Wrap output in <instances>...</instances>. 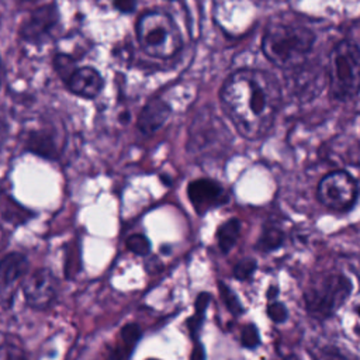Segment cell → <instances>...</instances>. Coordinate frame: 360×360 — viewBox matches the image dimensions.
<instances>
[{
	"mask_svg": "<svg viewBox=\"0 0 360 360\" xmlns=\"http://www.w3.org/2000/svg\"><path fill=\"white\" fill-rule=\"evenodd\" d=\"M220 99L238 133L255 141L265 137L275 124L282 103V90L268 72L244 70L228 78Z\"/></svg>",
	"mask_w": 360,
	"mask_h": 360,
	"instance_id": "cell-1",
	"label": "cell"
},
{
	"mask_svg": "<svg viewBox=\"0 0 360 360\" xmlns=\"http://www.w3.org/2000/svg\"><path fill=\"white\" fill-rule=\"evenodd\" d=\"M314 43L315 34L308 27L296 23H279L265 32L262 50L276 67L293 70L307 62Z\"/></svg>",
	"mask_w": 360,
	"mask_h": 360,
	"instance_id": "cell-2",
	"label": "cell"
},
{
	"mask_svg": "<svg viewBox=\"0 0 360 360\" xmlns=\"http://www.w3.org/2000/svg\"><path fill=\"white\" fill-rule=\"evenodd\" d=\"M137 37L142 50L155 58H172L182 47L180 32L175 21L162 12L145 13L138 20Z\"/></svg>",
	"mask_w": 360,
	"mask_h": 360,
	"instance_id": "cell-3",
	"label": "cell"
},
{
	"mask_svg": "<svg viewBox=\"0 0 360 360\" xmlns=\"http://www.w3.org/2000/svg\"><path fill=\"white\" fill-rule=\"evenodd\" d=\"M330 89L337 100L349 102L360 93V48L348 40L332 50Z\"/></svg>",
	"mask_w": 360,
	"mask_h": 360,
	"instance_id": "cell-4",
	"label": "cell"
},
{
	"mask_svg": "<svg viewBox=\"0 0 360 360\" xmlns=\"http://www.w3.org/2000/svg\"><path fill=\"white\" fill-rule=\"evenodd\" d=\"M352 293L350 280L341 273H322L306 291L307 311L318 319H325L338 311Z\"/></svg>",
	"mask_w": 360,
	"mask_h": 360,
	"instance_id": "cell-5",
	"label": "cell"
},
{
	"mask_svg": "<svg viewBox=\"0 0 360 360\" xmlns=\"http://www.w3.org/2000/svg\"><path fill=\"white\" fill-rule=\"evenodd\" d=\"M357 198L354 179L343 171H335L322 178L318 184L319 202L334 211H348Z\"/></svg>",
	"mask_w": 360,
	"mask_h": 360,
	"instance_id": "cell-6",
	"label": "cell"
},
{
	"mask_svg": "<svg viewBox=\"0 0 360 360\" xmlns=\"http://www.w3.org/2000/svg\"><path fill=\"white\" fill-rule=\"evenodd\" d=\"M291 74L286 78L290 94L297 102H308L317 97L325 87V71L317 63H307L290 70Z\"/></svg>",
	"mask_w": 360,
	"mask_h": 360,
	"instance_id": "cell-7",
	"label": "cell"
},
{
	"mask_svg": "<svg viewBox=\"0 0 360 360\" xmlns=\"http://www.w3.org/2000/svg\"><path fill=\"white\" fill-rule=\"evenodd\" d=\"M222 134H226L222 123L210 110H203L199 116H195L190 129L189 149L195 155L204 153L207 148L213 149L218 145Z\"/></svg>",
	"mask_w": 360,
	"mask_h": 360,
	"instance_id": "cell-8",
	"label": "cell"
},
{
	"mask_svg": "<svg viewBox=\"0 0 360 360\" xmlns=\"http://www.w3.org/2000/svg\"><path fill=\"white\" fill-rule=\"evenodd\" d=\"M23 293L31 308L45 310L56 297V279L48 269H39L24 280Z\"/></svg>",
	"mask_w": 360,
	"mask_h": 360,
	"instance_id": "cell-9",
	"label": "cell"
},
{
	"mask_svg": "<svg viewBox=\"0 0 360 360\" xmlns=\"http://www.w3.org/2000/svg\"><path fill=\"white\" fill-rule=\"evenodd\" d=\"M187 195L195 213L204 214L228 202L224 187L213 179H195L187 186Z\"/></svg>",
	"mask_w": 360,
	"mask_h": 360,
	"instance_id": "cell-10",
	"label": "cell"
},
{
	"mask_svg": "<svg viewBox=\"0 0 360 360\" xmlns=\"http://www.w3.org/2000/svg\"><path fill=\"white\" fill-rule=\"evenodd\" d=\"M59 20V12L55 3L39 8L31 13L30 19L21 27V37L28 43H40L54 30Z\"/></svg>",
	"mask_w": 360,
	"mask_h": 360,
	"instance_id": "cell-11",
	"label": "cell"
},
{
	"mask_svg": "<svg viewBox=\"0 0 360 360\" xmlns=\"http://www.w3.org/2000/svg\"><path fill=\"white\" fill-rule=\"evenodd\" d=\"M171 106L160 97H153L142 109L138 117V128L142 134L152 136L171 117Z\"/></svg>",
	"mask_w": 360,
	"mask_h": 360,
	"instance_id": "cell-12",
	"label": "cell"
},
{
	"mask_svg": "<svg viewBox=\"0 0 360 360\" xmlns=\"http://www.w3.org/2000/svg\"><path fill=\"white\" fill-rule=\"evenodd\" d=\"M67 86L70 90L83 97V99H94L103 89V79L94 68H78L68 79Z\"/></svg>",
	"mask_w": 360,
	"mask_h": 360,
	"instance_id": "cell-13",
	"label": "cell"
},
{
	"mask_svg": "<svg viewBox=\"0 0 360 360\" xmlns=\"http://www.w3.org/2000/svg\"><path fill=\"white\" fill-rule=\"evenodd\" d=\"M28 269L27 257L23 253L13 252L0 260V283L3 286H12L21 279Z\"/></svg>",
	"mask_w": 360,
	"mask_h": 360,
	"instance_id": "cell-14",
	"label": "cell"
},
{
	"mask_svg": "<svg viewBox=\"0 0 360 360\" xmlns=\"http://www.w3.org/2000/svg\"><path fill=\"white\" fill-rule=\"evenodd\" d=\"M27 149L45 159H56L59 155V148L52 134L47 131H32L27 138Z\"/></svg>",
	"mask_w": 360,
	"mask_h": 360,
	"instance_id": "cell-15",
	"label": "cell"
},
{
	"mask_svg": "<svg viewBox=\"0 0 360 360\" xmlns=\"http://www.w3.org/2000/svg\"><path fill=\"white\" fill-rule=\"evenodd\" d=\"M241 234V221L238 218H231L225 221L217 231V242L222 253L230 252Z\"/></svg>",
	"mask_w": 360,
	"mask_h": 360,
	"instance_id": "cell-16",
	"label": "cell"
},
{
	"mask_svg": "<svg viewBox=\"0 0 360 360\" xmlns=\"http://www.w3.org/2000/svg\"><path fill=\"white\" fill-rule=\"evenodd\" d=\"M283 241H284V234L279 230V228L271 226L262 233V235L256 244V248L262 252H272V251L279 249L282 246Z\"/></svg>",
	"mask_w": 360,
	"mask_h": 360,
	"instance_id": "cell-17",
	"label": "cell"
},
{
	"mask_svg": "<svg viewBox=\"0 0 360 360\" xmlns=\"http://www.w3.org/2000/svg\"><path fill=\"white\" fill-rule=\"evenodd\" d=\"M54 67H55L56 74L61 76L62 81H65V83L68 82V79L78 70L75 59L71 58L70 55H65V54H58L54 58Z\"/></svg>",
	"mask_w": 360,
	"mask_h": 360,
	"instance_id": "cell-18",
	"label": "cell"
},
{
	"mask_svg": "<svg viewBox=\"0 0 360 360\" xmlns=\"http://www.w3.org/2000/svg\"><path fill=\"white\" fill-rule=\"evenodd\" d=\"M141 338V330L137 324H128L121 330V341L124 353L129 354L133 348L137 345V342Z\"/></svg>",
	"mask_w": 360,
	"mask_h": 360,
	"instance_id": "cell-19",
	"label": "cell"
},
{
	"mask_svg": "<svg viewBox=\"0 0 360 360\" xmlns=\"http://www.w3.org/2000/svg\"><path fill=\"white\" fill-rule=\"evenodd\" d=\"M218 288H220V291H221V296H222V300H224L226 308L230 310V311H231L234 315H237V317L241 315V314L244 313V308H242V304L240 303L238 297L235 296V293H234L230 287H228L225 283H222V282L218 283Z\"/></svg>",
	"mask_w": 360,
	"mask_h": 360,
	"instance_id": "cell-20",
	"label": "cell"
},
{
	"mask_svg": "<svg viewBox=\"0 0 360 360\" xmlns=\"http://www.w3.org/2000/svg\"><path fill=\"white\" fill-rule=\"evenodd\" d=\"M127 248L138 256H145L151 252V242L145 235L136 234L127 240Z\"/></svg>",
	"mask_w": 360,
	"mask_h": 360,
	"instance_id": "cell-21",
	"label": "cell"
},
{
	"mask_svg": "<svg viewBox=\"0 0 360 360\" xmlns=\"http://www.w3.org/2000/svg\"><path fill=\"white\" fill-rule=\"evenodd\" d=\"M256 266H257L256 260H253V259H244V260L240 262V264L235 265L234 276L238 280H246V279H249L255 273Z\"/></svg>",
	"mask_w": 360,
	"mask_h": 360,
	"instance_id": "cell-22",
	"label": "cell"
},
{
	"mask_svg": "<svg viewBox=\"0 0 360 360\" xmlns=\"http://www.w3.org/2000/svg\"><path fill=\"white\" fill-rule=\"evenodd\" d=\"M241 341H242V345L245 348H248V349H255L260 343L259 331H257V328L253 324H248L245 328L242 330Z\"/></svg>",
	"mask_w": 360,
	"mask_h": 360,
	"instance_id": "cell-23",
	"label": "cell"
},
{
	"mask_svg": "<svg viewBox=\"0 0 360 360\" xmlns=\"http://www.w3.org/2000/svg\"><path fill=\"white\" fill-rule=\"evenodd\" d=\"M0 360H27L24 352L10 343L0 346Z\"/></svg>",
	"mask_w": 360,
	"mask_h": 360,
	"instance_id": "cell-24",
	"label": "cell"
},
{
	"mask_svg": "<svg viewBox=\"0 0 360 360\" xmlns=\"http://www.w3.org/2000/svg\"><path fill=\"white\" fill-rule=\"evenodd\" d=\"M268 315L275 322H284L287 319V308L282 303L273 301L268 307Z\"/></svg>",
	"mask_w": 360,
	"mask_h": 360,
	"instance_id": "cell-25",
	"label": "cell"
},
{
	"mask_svg": "<svg viewBox=\"0 0 360 360\" xmlns=\"http://www.w3.org/2000/svg\"><path fill=\"white\" fill-rule=\"evenodd\" d=\"M211 297L209 293H202L200 296L195 299V314H200L204 315L207 308H209V303H210Z\"/></svg>",
	"mask_w": 360,
	"mask_h": 360,
	"instance_id": "cell-26",
	"label": "cell"
},
{
	"mask_svg": "<svg viewBox=\"0 0 360 360\" xmlns=\"http://www.w3.org/2000/svg\"><path fill=\"white\" fill-rule=\"evenodd\" d=\"M114 6L121 13H133L137 8V0H114Z\"/></svg>",
	"mask_w": 360,
	"mask_h": 360,
	"instance_id": "cell-27",
	"label": "cell"
},
{
	"mask_svg": "<svg viewBox=\"0 0 360 360\" xmlns=\"http://www.w3.org/2000/svg\"><path fill=\"white\" fill-rule=\"evenodd\" d=\"M191 360H206V350L203 345H195L191 353Z\"/></svg>",
	"mask_w": 360,
	"mask_h": 360,
	"instance_id": "cell-28",
	"label": "cell"
},
{
	"mask_svg": "<svg viewBox=\"0 0 360 360\" xmlns=\"http://www.w3.org/2000/svg\"><path fill=\"white\" fill-rule=\"evenodd\" d=\"M322 360H348V359H345L342 354H339V353H335V352H330L328 354H325L324 357H322Z\"/></svg>",
	"mask_w": 360,
	"mask_h": 360,
	"instance_id": "cell-29",
	"label": "cell"
},
{
	"mask_svg": "<svg viewBox=\"0 0 360 360\" xmlns=\"http://www.w3.org/2000/svg\"><path fill=\"white\" fill-rule=\"evenodd\" d=\"M286 360H299L296 356H290V357H287Z\"/></svg>",
	"mask_w": 360,
	"mask_h": 360,
	"instance_id": "cell-30",
	"label": "cell"
},
{
	"mask_svg": "<svg viewBox=\"0 0 360 360\" xmlns=\"http://www.w3.org/2000/svg\"><path fill=\"white\" fill-rule=\"evenodd\" d=\"M23 2H32V0H23Z\"/></svg>",
	"mask_w": 360,
	"mask_h": 360,
	"instance_id": "cell-31",
	"label": "cell"
},
{
	"mask_svg": "<svg viewBox=\"0 0 360 360\" xmlns=\"http://www.w3.org/2000/svg\"><path fill=\"white\" fill-rule=\"evenodd\" d=\"M357 313H359V317H360V307L357 308Z\"/></svg>",
	"mask_w": 360,
	"mask_h": 360,
	"instance_id": "cell-32",
	"label": "cell"
},
{
	"mask_svg": "<svg viewBox=\"0 0 360 360\" xmlns=\"http://www.w3.org/2000/svg\"><path fill=\"white\" fill-rule=\"evenodd\" d=\"M148 360H158V359H148Z\"/></svg>",
	"mask_w": 360,
	"mask_h": 360,
	"instance_id": "cell-33",
	"label": "cell"
}]
</instances>
